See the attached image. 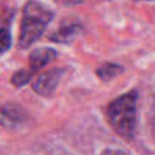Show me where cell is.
<instances>
[{"label":"cell","instance_id":"1","mask_svg":"<svg viewBox=\"0 0 155 155\" xmlns=\"http://www.w3.org/2000/svg\"><path fill=\"white\" fill-rule=\"evenodd\" d=\"M137 91L131 90L112 101L106 107V117L120 136L132 139L136 129Z\"/></svg>","mask_w":155,"mask_h":155},{"label":"cell","instance_id":"2","mask_svg":"<svg viewBox=\"0 0 155 155\" xmlns=\"http://www.w3.org/2000/svg\"><path fill=\"white\" fill-rule=\"evenodd\" d=\"M54 16V11L48 4L29 2L23 8L18 45L21 49L29 48L45 33L48 25Z\"/></svg>","mask_w":155,"mask_h":155},{"label":"cell","instance_id":"3","mask_svg":"<svg viewBox=\"0 0 155 155\" xmlns=\"http://www.w3.org/2000/svg\"><path fill=\"white\" fill-rule=\"evenodd\" d=\"M64 71L54 68V70H49L46 72H44L42 75H40L33 83V90L42 97H51L52 94L56 91L57 86L60 83Z\"/></svg>","mask_w":155,"mask_h":155},{"label":"cell","instance_id":"4","mask_svg":"<svg viewBox=\"0 0 155 155\" xmlns=\"http://www.w3.org/2000/svg\"><path fill=\"white\" fill-rule=\"evenodd\" d=\"M57 57V52L52 48H37L29 56V70L33 74L40 71L49 63H52Z\"/></svg>","mask_w":155,"mask_h":155},{"label":"cell","instance_id":"5","mask_svg":"<svg viewBox=\"0 0 155 155\" xmlns=\"http://www.w3.org/2000/svg\"><path fill=\"white\" fill-rule=\"evenodd\" d=\"M25 120L23 112L21 107L12 104H7L0 106V123L5 125H12L14 123H21Z\"/></svg>","mask_w":155,"mask_h":155},{"label":"cell","instance_id":"6","mask_svg":"<svg viewBox=\"0 0 155 155\" xmlns=\"http://www.w3.org/2000/svg\"><path fill=\"white\" fill-rule=\"evenodd\" d=\"M79 31H80V26L78 23L63 26L61 29H59L53 35H52L51 40L56 41V42H60V44H68L79 34Z\"/></svg>","mask_w":155,"mask_h":155},{"label":"cell","instance_id":"7","mask_svg":"<svg viewBox=\"0 0 155 155\" xmlns=\"http://www.w3.org/2000/svg\"><path fill=\"white\" fill-rule=\"evenodd\" d=\"M121 72H123V67L120 64H112V63H106L97 70V75L102 80H110Z\"/></svg>","mask_w":155,"mask_h":155},{"label":"cell","instance_id":"8","mask_svg":"<svg viewBox=\"0 0 155 155\" xmlns=\"http://www.w3.org/2000/svg\"><path fill=\"white\" fill-rule=\"evenodd\" d=\"M33 75H34V74H33L30 70L16 71V72L12 75V78H11V83H12L14 86H16V87H22V86H25L26 83L30 82V79L33 78Z\"/></svg>","mask_w":155,"mask_h":155},{"label":"cell","instance_id":"9","mask_svg":"<svg viewBox=\"0 0 155 155\" xmlns=\"http://www.w3.org/2000/svg\"><path fill=\"white\" fill-rule=\"evenodd\" d=\"M11 46V34L7 29H0V53H4Z\"/></svg>","mask_w":155,"mask_h":155},{"label":"cell","instance_id":"10","mask_svg":"<svg viewBox=\"0 0 155 155\" xmlns=\"http://www.w3.org/2000/svg\"><path fill=\"white\" fill-rule=\"evenodd\" d=\"M101 155H131L123 150H105Z\"/></svg>","mask_w":155,"mask_h":155},{"label":"cell","instance_id":"11","mask_svg":"<svg viewBox=\"0 0 155 155\" xmlns=\"http://www.w3.org/2000/svg\"><path fill=\"white\" fill-rule=\"evenodd\" d=\"M153 125H154V131H155V116H154V120H153Z\"/></svg>","mask_w":155,"mask_h":155}]
</instances>
